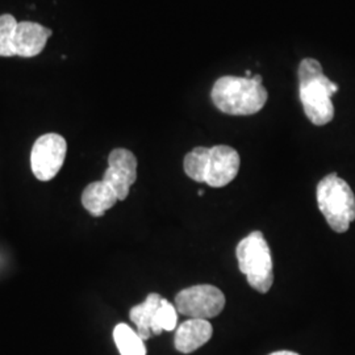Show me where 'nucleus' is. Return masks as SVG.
I'll return each mask as SVG.
<instances>
[{
	"label": "nucleus",
	"mask_w": 355,
	"mask_h": 355,
	"mask_svg": "<svg viewBox=\"0 0 355 355\" xmlns=\"http://www.w3.org/2000/svg\"><path fill=\"white\" fill-rule=\"evenodd\" d=\"M204 193H205L204 190H199V192H198V195H199V196H204Z\"/></svg>",
	"instance_id": "a211bd4d"
},
{
	"label": "nucleus",
	"mask_w": 355,
	"mask_h": 355,
	"mask_svg": "<svg viewBox=\"0 0 355 355\" xmlns=\"http://www.w3.org/2000/svg\"><path fill=\"white\" fill-rule=\"evenodd\" d=\"M162 296L158 293H149L146 300L142 304L135 305L130 312L129 318L137 328V334L140 336L142 341L149 340L153 336L152 325L157 311L162 302Z\"/></svg>",
	"instance_id": "f8f14e48"
},
{
	"label": "nucleus",
	"mask_w": 355,
	"mask_h": 355,
	"mask_svg": "<svg viewBox=\"0 0 355 355\" xmlns=\"http://www.w3.org/2000/svg\"><path fill=\"white\" fill-rule=\"evenodd\" d=\"M225 306V296L215 286H192L175 296V308L180 315L191 318H208L218 316Z\"/></svg>",
	"instance_id": "39448f33"
},
{
	"label": "nucleus",
	"mask_w": 355,
	"mask_h": 355,
	"mask_svg": "<svg viewBox=\"0 0 355 355\" xmlns=\"http://www.w3.org/2000/svg\"><path fill=\"white\" fill-rule=\"evenodd\" d=\"M114 340L121 355H146V347L136 330L127 324H119L114 329Z\"/></svg>",
	"instance_id": "ddd939ff"
},
{
	"label": "nucleus",
	"mask_w": 355,
	"mask_h": 355,
	"mask_svg": "<svg viewBox=\"0 0 355 355\" xmlns=\"http://www.w3.org/2000/svg\"><path fill=\"white\" fill-rule=\"evenodd\" d=\"M119 202L114 189L104 180L92 182L82 192V205L89 215L101 217Z\"/></svg>",
	"instance_id": "9b49d317"
},
{
	"label": "nucleus",
	"mask_w": 355,
	"mask_h": 355,
	"mask_svg": "<svg viewBox=\"0 0 355 355\" xmlns=\"http://www.w3.org/2000/svg\"><path fill=\"white\" fill-rule=\"evenodd\" d=\"M299 92L306 117L318 127L327 125L334 117L331 96L340 87L322 71L318 60L305 58L297 70Z\"/></svg>",
	"instance_id": "f257e3e1"
},
{
	"label": "nucleus",
	"mask_w": 355,
	"mask_h": 355,
	"mask_svg": "<svg viewBox=\"0 0 355 355\" xmlns=\"http://www.w3.org/2000/svg\"><path fill=\"white\" fill-rule=\"evenodd\" d=\"M137 179V158L124 148L114 149L108 157V168L103 180L114 189L119 200H125L132 184Z\"/></svg>",
	"instance_id": "0eeeda50"
},
{
	"label": "nucleus",
	"mask_w": 355,
	"mask_h": 355,
	"mask_svg": "<svg viewBox=\"0 0 355 355\" xmlns=\"http://www.w3.org/2000/svg\"><path fill=\"white\" fill-rule=\"evenodd\" d=\"M236 255L240 271L246 275L254 290L261 293L270 291L274 282V270L271 252L263 234L258 230L252 232L240 241Z\"/></svg>",
	"instance_id": "20e7f679"
},
{
	"label": "nucleus",
	"mask_w": 355,
	"mask_h": 355,
	"mask_svg": "<svg viewBox=\"0 0 355 355\" xmlns=\"http://www.w3.org/2000/svg\"><path fill=\"white\" fill-rule=\"evenodd\" d=\"M270 355H300L297 354V353H293V352H288V350H282V352H275V353H272V354Z\"/></svg>",
	"instance_id": "f3484780"
},
{
	"label": "nucleus",
	"mask_w": 355,
	"mask_h": 355,
	"mask_svg": "<svg viewBox=\"0 0 355 355\" xmlns=\"http://www.w3.org/2000/svg\"><path fill=\"white\" fill-rule=\"evenodd\" d=\"M208 149L209 148L198 146L184 157V162H183L184 171L195 182H199V183L204 182L207 159H208Z\"/></svg>",
	"instance_id": "4468645a"
},
{
	"label": "nucleus",
	"mask_w": 355,
	"mask_h": 355,
	"mask_svg": "<svg viewBox=\"0 0 355 355\" xmlns=\"http://www.w3.org/2000/svg\"><path fill=\"white\" fill-rule=\"evenodd\" d=\"M177 308L174 305L170 304L166 299H162L161 305L157 311V315L154 318L152 325V333L158 336L164 330L171 331L177 328Z\"/></svg>",
	"instance_id": "2eb2a0df"
},
{
	"label": "nucleus",
	"mask_w": 355,
	"mask_h": 355,
	"mask_svg": "<svg viewBox=\"0 0 355 355\" xmlns=\"http://www.w3.org/2000/svg\"><path fill=\"white\" fill-rule=\"evenodd\" d=\"M214 328L208 320L190 318L178 327L174 345L179 353L190 354L212 338Z\"/></svg>",
	"instance_id": "9d476101"
},
{
	"label": "nucleus",
	"mask_w": 355,
	"mask_h": 355,
	"mask_svg": "<svg viewBox=\"0 0 355 355\" xmlns=\"http://www.w3.org/2000/svg\"><path fill=\"white\" fill-rule=\"evenodd\" d=\"M240 162V154L228 145L209 148L204 183L215 189L227 186L237 177Z\"/></svg>",
	"instance_id": "6e6552de"
},
{
	"label": "nucleus",
	"mask_w": 355,
	"mask_h": 355,
	"mask_svg": "<svg viewBox=\"0 0 355 355\" xmlns=\"http://www.w3.org/2000/svg\"><path fill=\"white\" fill-rule=\"evenodd\" d=\"M19 21L10 13L0 16V57H13V36Z\"/></svg>",
	"instance_id": "dca6fc26"
},
{
	"label": "nucleus",
	"mask_w": 355,
	"mask_h": 355,
	"mask_svg": "<svg viewBox=\"0 0 355 355\" xmlns=\"http://www.w3.org/2000/svg\"><path fill=\"white\" fill-rule=\"evenodd\" d=\"M318 204L330 228L345 233L355 220V195L337 174H329L318 183Z\"/></svg>",
	"instance_id": "7ed1b4c3"
},
{
	"label": "nucleus",
	"mask_w": 355,
	"mask_h": 355,
	"mask_svg": "<svg viewBox=\"0 0 355 355\" xmlns=\"http://www.w3.org/2000/svg\"><path fill=\"white\" fill-rule=\"evenodd\" d=\"M67 153V142L58 133L40 136L31 152V168L41 182H49L62 168Z\"/></svg>",
	"instance_id": "423d86ee"
},
{
	"label": "nucleus",
	"mask_w": 355,
	"mask_h": 355,
	"mask_svg": "<svg viewBox=\"0 0 355 355\" xmlns=\"http://www.w3.org/2000/svg\"><path fill=\"white\" fill-rule=\"evenodd\" d=\"M53 31L33 21H20L13 36L15 55L23 58L36 57L45 49Z\"/></svg>",
	"instance_id": "1a4fd4ad"
},
{
	"label": "nucleus",
	"mask_w": 355,
	"mask_h": 355,
	"mask_svg": "<svg viewBox=\"0 0 355 355\" xmlns=\"http://www.w3.org/2000/svg\"><path fill=\"white\" fill-rule=\"evenodd\" d=\"M212 102L224 114L249 116L259 112L268 94L261 82L245 76H225L216 80L211 92Z\"/></svg>",
	"instance_id": "f03ea898"
}]
</instances>
